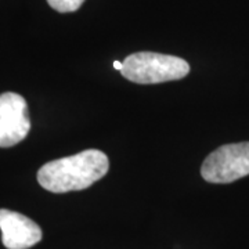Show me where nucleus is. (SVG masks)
I'll list each match as a JSON object with an SVG mask.
<instances>
[{"instance_id": "obj_1", "label": "nucleus", "mask_w": 249, "mask_h": 249, "mask_svg": "<svg viewBox=\"0 0 249 249\" xmlns=\"http://www.w3.org/2000/svg\"><path fill=\"white\" fill-rule=\"evenodd\" d=\"M108 157L100 150H85L71 157L45 163L37 172V181L47 191L62 194L90 187L107 175Z\"/></svg>"}, {"instance_id": "obj_2", "label": "nucleus", "mask_w": 249, "mask_h": 249, "mask_svg": "<svg viewBox=\"0 0 249 249\" xmlns=\"http://www.w3.org/2000/svg\"><path fill=\"white\" fill-rule=\"evenodd\" d=\"M121 72L130 82L154 85L183 79L190 73V65L186 60L169 54L139 52L124 58Z\"/></svg>"}, {"instance_id": "obj_3", "label": "nucleus", "mask_w": 249, "mask_h": 249, "mask_svg": "<svg viewBox=\"0 0 249 249\" xmlns=\"http://www.w3.org/2000/svg\"><path fill=\"white\" fill-rule=\"evenodd\" d=\"M209 183L227 184L249 175V142L226 144L211 152L201 166Z\"/></svg>"}, {"instance_id": "obj_4", "label": "nucleus", "mask_w": 249, "mask_h": 249, "mask_svg": "<svg viewBox=\"0 0 249 249\" xmlns=\"http://www.w3.org/2000/svg\"><path fill=\"white\" fill-rule=\"evenodd\" d=\"M31 130L25 98L17 93L0 94V147H13L22 142Z\"/></svg>"}, {"instance_id": "obj_5", "label": "nucleus", "mask_w": 249, "mask_h": 249, "mask_svg": "<svg viewBox=\"0 0 249 249\" xmlns=\"http://www.w3.org/2000/svg\"><path fill=\"white\" fill-rule=\"evenodd\" d=\"M0 230L7 249H28L42 240V230L34 220L9 209H0Z\"/></svg>"}, {"instance_id": "obj_6", "label": "nucleus", "mask_w": 249, "mask_h": 249, "mask_svg": "<svg viewBox=\"0 0 249 249\" xmlns=\"http://www.w3.org/2000/svg\"><path fill=\"white\" fill-rule=\"evenodd\" d=\"M85 0H47L49 6L58 13H72L79 10Z\"/></svg>"}, {"instance_id": "obj_7", "label": "nucleus", "mask_w": 249, "mask_h": 249, "mask_svg": "<svg viewBox=\"0 0 249 249\" xmlns=\"http://www.w3.org/2000/svg\"><path fill=\"white\" fill-rule=\"evenodd\" d=\"M114 68L118 70V71H122V68H124V62L114 61Z\"/></svg>"}]
</instances>
